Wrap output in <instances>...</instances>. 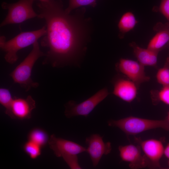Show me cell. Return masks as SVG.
Listing matches in <instances>:
<instances>
[{
    "label": "cell",
    "instance_id": "603a6c76",
    "mask_svg": "<svg viewBox=\"0 0 169 169\" xmlns=\"http://www.w3.org/2000/svg\"><path fill=\"white\" fill-rule=\"evenodd\" d=\"M63 159L70 169H80L82 168L79 163L77 155L70 156Z\"/></svg>",
    "mask_w": 169,
    "mask_h": 169
},
{
    "label": "cell",
    "instance_id": "277c9868",
    "mask_svg": "<svg viewBox=\"0 0 169 169\" xmlns=\"http://www.w3.org/2000/svg\"><path fill=\"white\" fill-rule=\"evenodd\" d=\"M110 126L117 127L127 135H135L150 130L161 128L169 131V124L166 119L152 120L134 116H129L108 121Z\"/></svg>",
    "mask_w": 169,
    "mask_h": 169
},
{
    "label": "cell",
    "instance_id": "30bf717a",
    "mask_svg": "<svg viewBox=\"0 0 169 169\" xmlns=\"http://www.w3.org/2000/svg\"><path fill=\"white\" fill-rule=\"evenodd\" d=\"M88 147L86 151L89 155L93 166L96 167L104 155L109 154L111 150L110 142H105L102 137L98 134H93L86 138Z\"/></svg>",
    "mask_w": 169,
    "mask_h": 169
},
{
    "label": "cell",
    "instance_id": "5b68a950",
    "mask_svg": "<svg viewBox=\"0 0 169 169\" xmlns=\"http://www.w3.org/2000/svg\"><path fill=\"white\" fill-rule=\"evenodd\" d=\"M35 0H18L14 3L3 2L1 7L8 10L7 15L0 23V27L10 24L20 23L28 19L38 17L33 4Z\"/></svg>",
    "mask_w": 169,
    "mask_h": 169
},
{
    "label": "cell",
    "instance_id": "7c38bea8",
    "mask_svg": "<svg viewBox=\"0 0 169 169\" xmlns=\"http://www.w3.org/2000/svg\"><path fill=\"white\" fill-rule=\"evenodd\" d=\"M112 83V94L122 100L130 103L136 97L139 87L128 78L116 77L113 80Z\"/></svg>",
    "mask_w": 169,
    "mask_h": 169
},
{
    "label": "cell",
    "instance_id": "e0dca14e",
    "mask_svg": "<svg viewBox=\"0 0 169 169\" xmlns=\"http://www.w3.org/2000/svg\"><path fill=\"white\" fill-rule=\"evenodd\" d=\"M28 140L37 144L42 148L48 143L49 137L46 132L39 128H36L32 130L28 133Z\"/></svg>",
    "mask_w": 169,
    "mask_h": 169
},
{
    "label": "cell",
    "instance_id": "ffe728a7",
    "mask_svg": "<svg viewBox=\"0 0 169 169\" xmlns=\"http://www.w3.org/2000/svg\"><path fill=\"white\" fill-rule=\"evenodd\" d=\"M156 77L157 82L162 86H169V57L164 66L157 71Z\"/></svg>",
    "mask_w": 169,
    "mask_h": 169
},
{
    "label": "cell",
    "instance_id": "4316f807",
    "mask_svg": "<svg viewBox=\"0 0 169 169\" xmlns=\"http://www.w3.org/2000/svg\"><path fill=\"white\" fill-rule=\"evenodd\" d=\"M166 119L167 120L169 124V112H168V115H167V118H166Z\"/></svg>",
    "mask_w": 169,
    "mask_h": 169
},
{
    "label": "cell",
    "instance_id": "83f0119b",
    "mask_svg": "<svg viewBox=\"0 0 169 169\" xmlns=\"http://www.w3.org/2000/svg\"><path fill=\"white\" fill-rule=\"evenodd\" d=\"M169 49V42L166 46Z\"/></svg>",
    "mask_w": 169,
    "mask_h": 169
},
{
    "label": "cell",
    "instance_id": "6da1fadb",
    "mask_svg": "<svg viewBox=\"0 0 169 169\" xmlns=\"http://www.w3.org/2000/svg\"><path fill=\"white\" fill-rule=\"evenodd\" d=\"M38 17L44 20L46 33L41 46L47 49L43 64L54 68L79 67L87 49L91 30V21L86 18L85 9L68 13L60 0L37 4Z\"/></svg>",
    "mask_w": 169,
    "mask_h": 169
},
{
    "label": "cell",
    "instance_id": "5bb4252c",
    "mask_svg": "<svg viewBox=\"0 0 169 169\" xmlns=\"http://www.w3.org/2000/svg\"><path fill=\"white\" fill-rule=\"evenodd\" d=\"M154 29L156 32L155 35L150 40L147 48L159 52L166 47L169 42V23H157Z\"/></svg>",
    "mask_w": 169,
    "mask_h": 169
},
{
    "label": "cell",
    "instance_id": "8992f818",
    "mask_svg": "<svg viewBox=\"0 0 169 169\" xmlns=\"http://www.w3.org/2000/svg\"><path fill=\"white\" fill-rule=\"evenodd\" d=\"M109 94L107 87L99 90L91 96L84 101L77 103L71 100L64 105V114L67 118L77 116L87 117L95 108Z\"/></svg>",
    "mask_w": 169,
    "mask_h": 169
},
{
    "label": "cell",
    "instance_id": "ba28073f",
    "mask_svg": "<svg viewBox=\"0 0 169 169\" xmlns=\"http://www.w3.org/2000/svg\"><path fill=\"white\" fill-rule=\"evenodd\" d=\"M49 147L57 157L63 158L86 151V148L73 141L51 135L48 142Z\"/></svg>",
    "mask_w": 169,
    "mask_h": 169
},
{
    "label": "cell",
    "instance_id": "52a82bcc",
    "mask_svg": "<svg viewBox=\"0 0 169 169\" xmlns=\"http://www.w3.org/2000/svg\"><path fill=\"white\" fill-rule=\"evenodd\" d=\"M116 68L118 72L134 82L138 87L141 84L150 80V77L145 72V66L138 61L121 58Z\"/></svg>",
    "mask_w": 169,
    "mask_h": 169
},
{
    "label": "cell",
    "instance_id": "9a60e30c",
    "mask_svg": "<svg viewBox=\"0 0 169 169\" xmlns=\"http://www.w3.org/2000/svg\"><path fill=\"white\" fill-rule=\"evenodd\" d=\"M130 45L133 49L134 54L138 61L141 64L145 67L156 66L159 52L147 48H142L134 42L131 43Z\"/></svg>",
    "mask_w": 169,
    "mask_h": 169
},
{
    "label": "cell",
    "instance_id": "7a4b0ae2",
    "mask_svg": "<svg viewBox=\"0 0 169 169\" xmlns=\"http://www.w3.org/2000/svg\"><path fill=\"white\" fill-rule=\"evenodd\" d=\"M46 33L44 25L36 30L21 32L8 40H6L5 36H1L0 48L5 53V60L11 64L15 63L18 58L17 54L19 50L33 45L45 35Z\"/></svg>",
    "mask_w": 169,
    "mask_h": 169
},
{
    "label": "cell",
    "instance_id": "d4e9b609",
    "mask_svg": "<svg viewBox=\"0 0 169 169\" xmlns=\"http://www.w3.org/2000/svg\"><path fill=\"white\" fill-rule=\"evenodd\" d=\"M164 154L168 160V165L169 166V143L164 149Z\"/></svg>",
    "mask_w": 169,
    "mask_h": 169
},
{
    "label": "cell",
    "instance_id": "44dd1931",
    "mask_svg": "<svg viewBox=\"0 0 169 169\" xmlns=\"http://www.w3.org/2000/svg\"><path fill=\"white\" fill-rule=\"evenodd\" d=\"M41 147L37 144L28 140L23 146L24 151L32 159H35L40 155Z\"/></svg>",
    "mask_w": 169,
    "mask_h": 169
},
{
    "label": "cell",
    "instance_id": "4fadbf2b",
    "mask_svg": "<svg viewBox=\"0 0 169 169\" xmlns=\"http://www.w3.org/2000/svg\"><path fill=\"white\" fill-rule=\"evenodd\" d=\"M35 108V101L31 96L28 95L25 98L14 97L8 116L13 119H28Z\"/></svg>",
    "mask_w": 169,
    "mask_h": 169
},
{
    "label": "cell",
    "instance_id": "2e32d148",
    "mask_svg": "<svg viewBox=\"0 0 169 169\" xmlns=\"http://www.w3.org/2000/svg\"><path fill=\"white\" fill-rule=\"evenodd\" d=\"M137 23L135 16L131 12H128L124 14L118 24L120 32L119 37L123 38L124 34L132 29Z\"/></svg>",
    "mask_w": 169,
    "mask_h": 169
},
{
    "label": "cell",
    "instance_id": "8fae6325",
    "mask_svg": "<svg viewBox=\"0 0 169 169\" xmlns=\"http://www.w3.org/2000/svg\"><path fill=\"white\" fill-rule=\"evenodd\" d=\"M140 146L130 144L120 146L118 147L121 160L129 163L132 169H138L147 166L148 164L145 156L141 154Z\"/></svg>",
    "mask_w": 169,
    "mask_h": 169
},
{
    "label": "cell",
    "instance_id": "d6986e66",
    "mask_svg": "<svg viewBox=\"0 0 169 169\" xmlns=\"http://www.w3.org/2000/svg\"><path fill=\"white\" fill-rule=\"evenodd\" d=\"M13 99L8 89L3 88H0V103L5 108V113L8 116L10 112Z\"/></svg>",
    "mask_w": 169,
    "mask_h": 169
},
{
    "label": "cell",
    "instance_id": "7402d4cb",
    "mask_svg": "<svg viewBox=\"0 0 169 169\" xmlns=\"http://www.w3.org/2000/svg\"><path fill=\"white\" fill-rule=\"evenodd\" d=\"M96 0H69V5L65 10L67 13H70L74 9L82 6H89L95 7L96 5Z\"/></svg>",
    "mask_w": 169,
    "mask_h": 169
},
{
    "label": "cell",
    "instance_id": "cb8c5ba5",
    "mask_svg": "<svg viewBox=\"0 0 169 169\" xmlns=\"http://www.w3.org/2000/svg\"><path fill=\"white\" fill-rule=\"evenodd\" d=\"M158 9L169 23V0H161Z\"/></svg>",
    "mask_w": 169,
    "mask_h": 169
},
{
    "label": "cell",
    "instance_id": "484cf974",
    "mask_svg": "<svg viewBox=\"0 0 169 169\" xmlns=\"http://www.w3.org/2000/svg\"><path fill=\"white\" fill-rule=\"evenodd\" d=\"M40 2H48L49 0H38Z\"/></svg>",
    "mask_w": 169,
    "mask_h": 169
},
{
    "label": "cell",
    "instance_id": "3957f363",
    "mask_svg": "<svg viewBox=\"0 0 169 169\" xmlns=\"http://www.w3.org/2000/svg\"><path fill=\"white\" fill-rule=\"evenodd\" d=\"M32 45L29 53L9 74L14 83L18 84L26 92L38 86V83L31 78L32 70L37 60L45 55V53L41 50L38 41Z\"/></svg>",
    "mask_w": 169,
    "mask_h": 169
},
{
    "label": "cell",
    "instance_id": "9c48e42d",
    "mask_svg": "<svg viewBox=\"0 0 169 169\" xmlns=\"http://www.w3.org/2000/svg\"><path fill=\"white\" fill-rule=\"evenodd\" d=\"M144 154L148 165L150 168H160V160L164 154V148L162 142L160 140L150 139L142 141L136 138Z\"/></svg>",
    "mask_w": 169,
    "mask_h": 169
},
{
    "label": "cell",
    "instance_id": "ac0fdd59",
    "mask_svg": "<svg viewBox=\"0 0 169 169\" xmlns=\"http://www.w3.org/2000/svg\"><path fill=\"white\" fill-rule=\"evenodd\" d=\"M151 98L154 104L161 102L169 105V86H162L160 90L152 91Z\"/></svg>",
    "mask_w": 169,
    "mask_h": 169
}]
</instances>
